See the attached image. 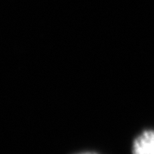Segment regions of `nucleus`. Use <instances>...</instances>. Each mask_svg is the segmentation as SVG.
Here are the masks:
<instances>
[{
  "label": "nucleus",
  "instance_id": "1",
  "mask_svg": "<svg viewBox=\"0 0 154 154\" xmlns=\"http://www.w3.org/2000/svg\"><path fill=\"white\" fill-rule=\"evenodd\" d=\"M133 154H154V130H145L134 140Z\"/></svg>",
  "mask_w": 154,
  "mask_h": 154
},
{
  "label": "nucleus",
  "instance_id": "2",
  "mask_svg": "<svg viewBox=\"0 0 154 154\" xmlns=\"http://www.w3.org/2000/svg\"><path fill=\"white\" fill-rule=\"evenodd\" d=\"M77 154H99V153L93 152H80V153H77Z\"/></svg>",
  "mask_w": 154,
  "mask_h": 154
}]
</instances>
